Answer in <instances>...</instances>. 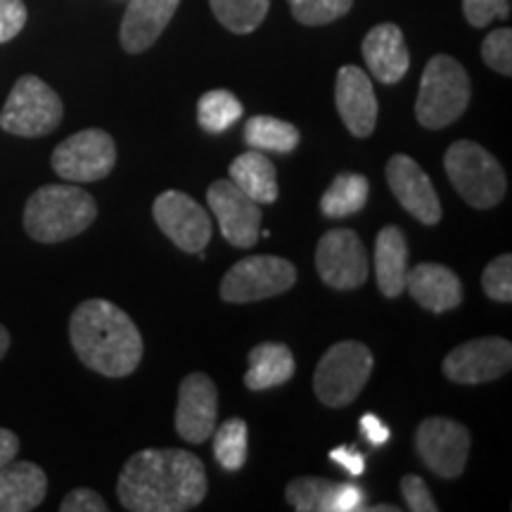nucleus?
I'll use <instances>...</instances> for the list:
<instances>
[{"mask_svg": "<svg viewBox=\"0 0 512 512\" xmlns=\"http://www.w3.org/2000/svg\"><path fill=\"white\" fill-rule=\"evenodd\" d=\"M117 496L131 512H185L207 496V472L202 460L183 448H147L128 458Z\"/></svg>", "mask_w": 512, "mask_h": 512, "instance_id": "f257e3e1", "label": "nucleus"}, {"mask_svg": "<svg viewBox=\"0 0 512 512\" xmlns=\"http://www.w3.org/2000/svg\"><path fill=\"white\" fill-rule=\"evenodd\" d=\"M69 339L86 368L105 377H126L143 358V335L131 316L107 299H88L69 320Z\"/></svg>", "mask_w": 512, "mask_h": 512, "instance_id": "f03ea898", "label": "nucleus"}, {"mask_svg": "<svg viewBox=\"0 0 512 512\" xmlns=\"http://www.w3.org/2000/svg\"><path fill=\"white\" fill-rule=\"evenodd\" d=\"M95 216H98V204L91 192L76 185H43L24 207V230L31 240L55 245L91 228Z\"/></svg>", "mask_w": 512, "mask_h": 512, "instance_id": "7ed1b4c3", "label": "nucleus"}, {"mask_svg": "<svg viewBox=\"0 0 512 512\" xmlns=\"http://www.w3.org/2000/svg\"><path fill=\"white\" fill-rule=\"evenodd\" d=\"M470 105V79L465 67L448 55H434L420 79L415 117L420 126L439 131L463 117Z\"/></svg>", "mask_w": 512, "mask_h": 512, "instance_id": "20e7f679", "label": "nucleus"}, {"mask_svg": "<svg viewBox=\"0 0 512 512\" xmlns=\"http://www.w3.org/2000/svg\"><path fill=\"white\" fill-rule=\"evenodd\" d=\"M444 169L458 195L475 209L496 207L508 190L501 162L472 140H458L448 147Z\"/></svg>", "mask_w": 512, "mask_h": 512, "instance_id": "39448f33", "label": "nucleus"}, {"mask_svg": "<svg viewBox=\"0 0 512 512\" xmlns=\"http://www.w3.org/2000/svg\"><path fill=\"white\" fill-rule=\"evenodd\" d=\"M373 354L361 342H339L325 351L313 375V389L320 403L344 408L358 399L373 373Z\"/></svg>", "mask_w": 512, "mask_h": 512, "instance_id": "423d86ee", "label": "nucleus"}, {"mask_svg": "<svg viewBox=\"0 0 512 512\" xmlns=\"http://www.w3.org/2000/svg\"><path fill=\"white\" fill-rule=\"evenodd\" d=\"M64 114L62 100L38 76H22L5 100L0 112V128L19 138H41L60 126Z\"/></svg>", "mask_w": 512, "mask_h": 512, "instance_id": "0eeeda50", "label": "nucleus"}, {"mask_svg": "<svg viewBox=\"0 0 512 512\" xmlns=\"http://www.w3.org/2000/svg\"><path fill=\"white\" fill-rule=\"evenodd\" d=\"M297 283V271L283 256H247L223 275L221 299L228 304H247L283 294Z\"/></svg>", "mask_w": 512, "mask_h": 512, "instance_id": "6e6552de", "label": "nucleus"}, {"mask_svg": "<svg viewBox=\"0 0 512 512\" xmlns=\"http://www.w3.org/2000/svg\"><path fill=\"white\" fill-rule=\"evenodd\" d=\"M53 169L64 181L95 183L112 174L117 164V145L110 133L86 128L55 147Z\"/></svg>", "mask_w": 512, "mask_h": 512, "instance_id": "1a4fd4ad", "label": "nucleus"}, {"mask_svg": "<svg viewBox=\"0 0 512 512\" xmlns=\"http://www.w3.org/2000/svg\"><path fill=\"white\" fill-rule=\"evenodd\" d=\"M152 216L166 238L188 254L202 256L214 235V226L202 204L181 190L162 192L152 207Z\"/></svg>", "mask_w": 512, "mask_h": 512, "instance_id": "9d476101", "label": "nucleus"}, {"mask_svg": "<svg viewBox=\"0 0 512 512\" xmlns=\"http://www.w3.org/2000/svg\"><path fill=\"white\" fill-rule=\"evenodd\" d=\"M316 268L332 290H356L368 280V252L354 230L335 228L318 242Z\"/></svg>", "mask_w": 512, "mask_h": 512, "instance_id": "9b49d317", "label": "nucleus"}, {"mask_svg": "<svg viewBox=\"0 0 512 512\" xmlns=\"http://www.w3.org/2000/svg\"><path fill=\"white\" fill-rule=\"evenodd\" d=\"M415 448L434 475L456 479L463 475L470 456V432L456 420L427 418L415 432Z\"/></svg>", "mask_w": 512, "mask_h": 512, "instance_id": "f8f14e48", "label": "nucleus"}, {"mask_svg": "<svg viewBox=\"0 0 512 512\" xmlns=\"http://www.w3.org/2000/svg\"><path fill=\"white\" fill-rule=\"evenodd\" d=\"M512 366V344L503 337L472 339L444 358V375L458 384L498 380Z\"/></svg>", "mask_w": 512, "mask_h": 512, "instance_id": "ddd939ff", "label": "nucleus"}, {"mask_svg": "<svg viewBox=\"0 0 512 512\" xmlns=\"http://www.w3.org/2000/svg\"><path fill=\"white\" fill-rule=\"evenodd\" d=\"M209 209L219 219V228L233 247L249 249L261 233L259 202L245 195L233 181H214L207 190Z\"/></svg>", "mask_w": 512, "mask_h": 512, "instance_id": "4468645a", "label": "nucleus"}, {"mask_svg": "<svg viewBox=\"0 0 512 512\" xmlns=\"http://www.w3.org/2000/svg\"><path fill=\"white\" fill-rule=\"evenodd\" d=\"M219 420V392L209 375L192 373L178 387L176 432L188 444H204Z\"/></svg>", "mask_w": 512, "mask_h": 512, "instance_id": "2eb2a0df", "label": "nucleus"}, {"mask_svg": "<svg viewBox=\"0 0 512 512\" xmlns=\"http://www.w3.org/2000/svg\"><path fill=\"white\" fill-rule=\"evenodd\" d=\"M387 181L394 197L420 223L434 226L441 219V202L430 176L408 155H394L387 164Z\"/></svg>", "mask_w": 512, "mask_h": 512, "instance_id": "dca6fc26", "label": "nucleus"}, {"mask_svg": "<svg viewBox=\"0 0 512 512\" xmlns=\"http://www.w3.org/2000/svg\"><path fill=\"white\" fill-rule=\"evenodd\" d=\"M337 112L351 136L368 138L377 124V98L370 76L361 67L347 64L339 69L335 86Z\"/></svg>", "mask_w": 512, "mask_h": 512, "instance_id": "f3484780", "label": "nucleus"}, {"mask_svg": "<svg viewBox=\"0 0 512 512\" xmlns=\"http://www.w3.org/2000/svg\"><path fill=\"white\" fill-rule=\"evenodd\" d=\"M178 5L181 0H131L119 29V41L126 53H145L155 46L176 15Z\"/></svg>", "mask_w": 512, "mask_h": 512, "instance_id": "a211bd4d", "label": "nucleus"}, {"mask_svg": "<svg viewBox=\"0 0 512 512\" xmlns=\"http://www.w3.org/2000/svg\"><path fill=\"white\" fill-rule=\"evenodd\" d=\"M363 57H366L370 74L387 86L399 83L411 67L406 38L396 24H377L375 29H370L363 41Z\"/></svg>", "mask_w": 512, "mask_h": 512, "instance_id": "6ab92c4d", "label": "nucleus"}, {"mask_svg": "<svg viewBox=\"0 0 512 512\" xmlns=\"http://www.w3.org/2000/svg\"><path fill=\"white\" fill-rule=\"evenodd\" d=\"M406 290L422 309L444 313L463 302V283L451 268L441 264H418L406 275Z\"/></svg>", "mask_w": 512, "mask_h": 512, "instance_id": "aec40b11", "label": "nucleus"}, {"mask_svg": "<svg viewBox=\"0 0 512 512\" xmlns=\"http://www.w3.org/2000/svg\"><path fill=\"white\" fill-rule=\"evenodd\" d=\"M48 494V477L36 463H10L0 467V512L36 510Z\"/></svg>", "mask_w": 512, "mask_h": 512, "instance_id": "412c9836", "label": "nucleus"}, {"mask_svg": "<svg viewBox=\"0 0 512 512\" xmlns=\"http://www.w3.org/2000/svg\"><path fill=\"white\" fill-rule=\"evenodd\" d=\"M408 245L401 228L387 226L375 240V278L377 287L387 299H394L406 290Z\"/></svg>", "mask_w": 512, "mask_h": 512, "instance_id": "4be33fe9", "label": "nucleus"}, {"mask_svg": "<svg viewBox=\"0 0 512 512\" xmlns=\"http://www.w3.org/2000/svg\"><path fill=\"white\" fill-rule=\"evenodd\" d=\"M294 375V356L287 344L264 342L249 351V370L245 375V387L252 392L280 387L290 382Z\"/></svg>", "mask_w": 512, "mask_h": 512, "instance_id": "5701e85b", "label": "nucleus"}, {"mask_svg": "<svg viewBox=\"0 0 512 512\" xmlns=\"http://www.w3.org/2000/svg\"><path fill=\"white\" fill-rule=\"evenodd\" d=\"M230 181L259 204H273L278 200V174L275 164L261 150H249L235 157L230 164Z\"/></svg>", "mask_w": 512, "mask_h": 512, "instance_id": "b1692460", "label": "nucleus"}, {"mask_svg": "<svg viewBox=\"0 0 512 512\" xmlns=\"http://www.w3.org/2000/svg\"><path fill=\"white\" fill-rule=\"evenodd\" d=\"M370 185L361 174H339L320 197V211L328 219H347L368 204Z\"/></svg>", "mask_w": 512, "mask_h": 512, "instance_id": "393cba45", "label": "nucleus"}, {"mask_svg": "<svg viewBox=\"0 0 512 512\" xmlns=\"http://www.w3.org/2000/svg\"><path fill=\"white\" fill-rule=\"evenodd\" d=\"M245 143L252 150L261 152H280L287 155L299 145V131L294 124H287L275 117H252L245 124Z\"/></svg>", "mask_w": 512, "mask_h": 512, "instance_id": "a878e982", "label": "nucleus"}, {"mask_svg": "<svg viewBox=\"0 0 512 512\" xmlns=\"http://www.w3.org/2000/svg\"><path fill=\"white\" fill-rule=\"evenodd\" d=\"M211 12L233 34H252L264 22L271 0H209Z\"/></svg>", "mask_w": 512, "mask_h": 512, "instance_id": "bb28decb", "label": "nucleus"}, {"mask_svg": "<svg viewBox=\"0 0 512 512\" xmlns=\"http://www.w3.org/2000/svg\"><path fill=\"white\" fill-rule=\"evenodd\" d=\"M242 117V102L230 91H209L197 102V121L207 133H223Z\"/></svg>", "mask_w": 512, "mask_h": 512, "instance_id": "cd10ccee", "label": "nucleus"}, {"mask_svg": "<svg viewBox=\"0 0 512 512\" xmlns=\"http://www.w3.org/2000/svg\"><path fill=\"white\" fill-rule=\"evenodd\" d=\"M247 422L230 418L214 430V456L223 470H240L247 463Z\"/></svg>", "mask_w": 512, "mask_h": 512, "instance_id": "c85d7f7f", "label": "nucleus"}, {"mask_svg": "<svg viewBox=\"0 0 512 512\" xmlns=\"http://www.w3.org/2000/svg\"><path fill=\"white\" fill-rule=\"evenodd\" d=\"M335 482L320 477H297L287 484V503L297 512H330Z\"/></svg>", "mask_w": 512, "mask_h": 512, "instance_id": "c756f323", "label": "nucleus"}, {"mask_svg": "<svg viewBox=\"0 0 512 512\" xmlns=\"http://www.w3.org/2000/svg\"><path fill=\"white\" fill-rule=\"evenodd\" d=\"M292 17L306 27H323L344 17L354 5V0H287Z\"/></svg>", "mask_w": 512, "mask_h": 512, "instance_id": "7c9ffc66", "label": "nucleus"}, {"mask_svg": "<svg viewBox=\"0 0 512 512\" xmlns=\"http://www.w3.org/2000/svg\"><path fill=\"white\" fill-rule=\"evenodd\" d=\"M482 287L494 302L510 304L512 302V256L501 254L484 268Z\"/></svg>", "mask_w": 512, "mask_h": 512, "instance_id": "2f4dec72", "label": "nucleus"}, {"mask_svg": "<svg viewBox=\"0 0 512 512\" xmlns=\"http://www.w3.org/2000/svg\"><path fill=\"white\" fill-rule=\"evenodd\" d=\"M482 57L491 69L503 76L512 74V31L494 29L482 43Z\"/></svg>", "mask_w": 512, "mask_h": 512, "instance_id": "473e14b6", "label": "nucleus"}, {"mask_svg": "<svg viewBox=\"0 0 512 512\" xmlns=\"http://www.w3.org/2000/svg\"><path fill=\"white\" fill-rule=\"evenodd\" d=\"M463 12L472 27H486L496 17H510V0H463Z\"/></svg>", "mask_w": 512, "mask_h": 512, "instance_id": "72a5a7b5", "label": "nucleus"}, {"mask_svg": "<svg viewBox=\"0 0 512 512\" xmlns=\"http://www.w3.org/2000/svg\"><path fill=\"white\" fill-rule=\"evenodd\" d=\"M401 494L403 501H406L408 510L413 512H437L439 505L434 503V498L427 489V484L422 482L418 475H406L401 479Z\"/></svg>", "mask_w": 512, "mask_h": 512, "instance_id": "f704fd0d", "label": "nucleus"}, {"mask_svg": "<svg viewBox=\"0 0 512 512\" xmlns=\"http://www.w3.org/2000/svg\"><path fill=\"white\" fill-rule=\"evenodd\" d=\"M27 24V5L22 0H0V43H8Z\"/></svg>", "mask_w": 512, "mask_h": 512, "instance_id": "c9c22d12", "label": "nucleus"}, {"mask_svg": "<svg viewBox=\"0 0 512 512\" xmlns=\"http://www.w3.org/2000/svg\"><path fill=\"white\" fill-rule=\"evenodd\" d=\"M363 503H366V491L361 486L335 482L330 512H356L363 510Z\"/></svg>", "mask_w": 512, "mask_h": 512, "instance_id": "e433bc0d", "label": "nucleus"}, {"mask_svg": "<svg viewBox=\"0 0 512 512\" xmlns=\"http://www.w3.org/2000/svg\"><path fill=\"white\" fill-rule=\"evenodd\" d=\"M62 512H107V503L93 489H74L60 503Z\"/></svg>", "mask_w": 512, "mask_h": 512, "instance_id": "4c0bfd02", "label": "nucleus"}, {"mask_svg": "<svg viewBox=\"0 0 512 512\" xmlns=\"http://www.w3.org/2000/svg\"><path fill=\"white\" fill-rule=\"evenodd\" d=\"M330 460L342 465L351 477H361L366 472V458H363L361 451H356L351 446H339L335 451H330Z\"/></svg>", "mask_w": 512, "mask_h": 512, "instance_id": "58836bf2", "label": "nucleus"}, {"mask_svg": "<svg viewBox=\"0 0 512 512\" xmlns=\"http://www.w3.org/2000/svg\"><path fill=\"white\" fill-rule=\"evenodd\" d=\"M361 432L373 446H384L389 441V437H392L389 427L384 425V422L373 413H366L361 418Z\"/></svg>", "mask_w": 512, "mask_h": 512, "instance_id": "ea45409f", "label": "nucleus"}, {"mask_svg": "<svg viewBox=\"0 0 512 512\" xmlns=\"http://www.w3.org/2000/svg\"><path fill=\"white\" fill-rule=\"evenodd\" d=\"M17 451H19L17 434L5 430V427H0V467H5L10 460H15Z\"/></svg>", "mask_w": 512, "mask_h": 512, "instance_id": "a19ab883", "label": "nucleus"}, {"mask_svg": "<svg viewBox=\"0 0 512 512\" xmlns=\"http://www.w3.org/2000/svg\"><path fill=\"white\" fill-rule=\"evenodd\" d=\"M8 349H10V332L0 325V358L8 354Z\"/></svg>", "mask_w": 512, "mask_h": 512, "instance_id": "79ce46f5", "label": "nucleus"}, {"mask_svg": "<svg viewBox=\"0 0 512 512\" xmlns=\"http://www.w3.org/2000/svg\"><path fill=\"white\" fill-rule=\"evenodd\" d=\"M373 512H396L399 508H394V505H375V508H370Z\"/></svg>", "mask_w": 512, "mask_h": 512, "instance_id": "37998d69", "label": "nucleus"}]
</instances>
